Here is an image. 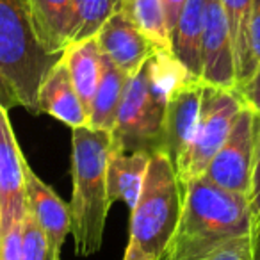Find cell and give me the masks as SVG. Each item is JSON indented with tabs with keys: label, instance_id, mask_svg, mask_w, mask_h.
I'll use <instances>...</instances> for the list:
<instances>
[{
	"label": "cell",
	"instance_id": "cell-23",
	"mask_svg": "<svg viewBox=\"0 0 260 260\" xmlns=\"http://www.w3.org/2000/svg\"><path fill=\"white\" fill-rule=\"evenodd\" d=\"M185 260H251V234L232 239L202 255Z\"/></svg>",
	"mask_w": 260,
	"mask_h": 260
},
{
	"label": "cell",
	"instance_id": "cell-25",
	"mask_svg": "<svg viewBox=\"0 0 260 260\" xmlns=\"http://www.w3.org/2000/svg\"><path fill=\"white\" fill-rule=\"evenodd\" d=\"M249 209H251L253 219H255V217H260V123H258V134H256L255 160H253L251 191H249Z\"/></svg>",
	"mask_w": 260,
	"mask_h": 260
},
{
	"label": "cell",
	"instance_id": "cell-10",
	"mask_svg": "<svg viewBox=\"0 0 260 260\" xmlns=\"http://www.w3.org/2000/svg\"><path fill=\"white\" fill-rule=\"evenodd\" d=\"M202 82L235 89V57L230 29L219 0H207L202 36Z\"/></svg>",
	"mask_w": 260,
	"mask_h": 260
},
{
	"label": "cell",
	"instance_id": "cell-27",
	"mask_svg": "<svg viewBox=\"0 0 260 260\" xmlns=\"http://www.w3.org/2000/svg\"><path fill=\"white\" fill-rule=\"evenodd\" d=\"M249 32H251L253 55H255L256 64L260 66V0H251V23H249Z\"/></svg>",
	"mask_w": 260,
	"mask_h": 260
},
{
	"label": "cell",
	"instance_id": "cell-14",
	"mask_svg": "<svg viewBox=\"0 0 260 260\" xmlns=\"http://www.w3.org/2000/svg\"><path fill=\"white\" fill-rule=\"evenodd\" d=\"M205 9L207 0H185L170 36L175 59L194 79L202 77V36L205 25Z\"/></svg>",
	"mask_w": 260,
	"mask_h": 260
},
{
	"label": "cell",
	"instance_id": "cell-1",
	"mask_svg": "<svg viewBox=\"0 0 260 260\" xmlns=\"http://www.w3.org/2000/svg\"><path fill=\"white\" fill-rule=\"evenodd\" d=\"M185 75L189 73L175 59L173 52L159 48L128 75L111 132V148L148 153L162 150L168 96Z\"/></svg>",
	"mask_w": 260,
	"mask_h": 260
},
{
	"label": "cell",
	"instance_id": "cell-29",
	"mask_svg": "<svg viewBox=\"0 0 260 260\" xmlns=\"http://www.w3.org/2000/svg\"><path fill=\"white\" fill-rule=\"evenodd\" d=\"M251 260H260V217L253 219L251 228Z\"/></svg>",
	"mask_w": 260,
	"mask_h": 260
},
{
	"label": "cell",
	"instance_id": "cell-8",
	"mask_svg": "<svg viewBox=\"0 0 260 260\" xmlns=\"http://www.w3.org/2000/svg\"><path fill=\"white\" fill-rule=\"evenodd\" d=\"M203 82L191 75L178 80L170 91L164 119L162 150L173 160L175 170L180 166L194 138L196 125L200 118Z\"/></svg>",
	"mask_w": 260,
	"mask_h": 260
},
{
	"label": "cell",
	"instance_id": "cell-5",
	"mask_svg": "<svg viewBox=\"0 0 260 260\" xmlns=\"http://www.w3.org/2000/svg\"><path fill=\"white\" fill-rule=\"evenodd\" d=\"M61 55L48 54L38 41L29 0H0V75L16 104L30 114H41L40 86Z\"/></svg>",
	"mask_w": 260,
	"mask_h": 260
},
{
	"label": "cell",
	"instance_id": "cell-22",
	"mask_svg": "<svg viewBox=\"0 0 260 260\" xmlns=\"http://www.w3.org/2000/svg\"><path fill=\"white\" fill-rule=\"evenodd\" d=\"M22 260H48L47 235L29 209L22 219Z\"/></svg>",
	"mask_w": 260,
	"mask_h": 260
},
{
	"label": "cell",
	"instance_id": "cell-26",
	"mask_svg": "<svg viewBox=\"0 0 260 260\" xmlns=\"http://www.w3.org/2000/svg\"><path fill=\"white\" fill-rule=\"evenodd\" d=\"M235 91L239 93V96H241L242 104H244L246 107H249L251 111H255L256 114H260V82L251 79V80H248L244 86L237 87Z\"/></svg>",
	"mask_w": 260,
	"mask_h": 260
},
{
	"label": "cell",
	"instance_id": "cell-19",
	"mask_svg": "<svg viewBox=\"0 0 260 260\" xmlns=\"http://www.w3.org/2000/svg\"><path fill=\"white\" fill-rule=\"evenodd\" d=\"M126 79L128 75L121 72L107 55L102 54V77L93 102H91L89 112H87V126L94 130L112 132L119 105H121Z\"/></svg>",
	"mask_w": 260,
	"mask_h": 260
},
{
	"label": "cell",
	"instance_id": "cell-28",
	"mask_svg": "<svg viewBox=\"0 0 260 260\" xmlns=\"http://www.w3.org/2000/svg\"><path fill=\"white\" fill-rule=\"evenodd\" d=\"M162 2H164V8H166L168 29H170V36H171V30H173L175 23H177V18L180 15L182 8H184L185 0H162Z\"/></svg>",
	"mask_w": 260,
	"mask_h": 260
},
{
	"label": "cell",
	"instance_id": "cell-3",
	"mask_svg": "<svg viewBox=\"0 0 260 260\" xmlns=\"http://www.w3.org/2000/svg\"><path fill=\"white\" fill-rule=\"evenodd\" d=\"M111 132L91 126L72 128V178L70 202L75 251L80 256L94 255L102 248L105 221L111 209L107 194V160Z\"/></svg>",
	"mask_w": 260,
	"mask_h": 260
},
{
	"label": "cell",
	"instance_id": "cell-30",
	"mask_svg": "<svg viewBox=\"0 0 260 260\" xmlns=\"http://www.w3.org/2000/svg\"><path fill=\"white\" fill-rule=\"evenodd\" d=\"M0 105H4L6 109H11V107H15V105H18L15 100V96L11 94V91H9L8 86H6L2 75H0Z\"/></svg>",
	"mask_w": 260,
	"mask_h": 260
},
{
	"label": "cell",
	"instance_id": "cell-6",
	"mask_svg": "<svg viewBox=\"0 0 260 260\" xmlns=\"http://www.w3.org/2000/svg\"><path fill=\"white\" fill-rule=\"evenodd\" d=\"M242 107L244 104L235 89L203 84L200 118L194 138L184 160L177 168L182 187L191 178H198L205 173L209 162L214 159L217 150L223 146L224 139L230 134L235 118Z\"/></svg>",
	"mask_w": 260,
	"mask_h": 260
},
{
	"label": "cell",
	"instance_id": "cell-9",
	"mask_svg": "<svg viewBox=\"0 0 260 260\" xmlns=\"http://www.w3.org/2000/svg\"><path fill=\"white\" fill-rule=\"evenodd\" d=\"M9 109L0 105V232L23 219L25 202V157L16 141Z\"/></svg>",
	"mask_w": 260,
	"mask_h": 260
},
{
	"label": "cell",
	"instance_id": "cell-20",
	"mask_svg": "<svg viewBox=\"0 0 260 260\" xmlns=\"http://www.w3.org/2000/svg\"><path fill=\"white\" fill-rule=\"evenodd\" d=\"M121 9L159 50H171L166 8L162 0H121Z\"/></svg>",
	"mask_w": 260,
	"mask_h": 260
},
{
	"label": "cell",
	"instance_id": "cell-13",
	"mask_svg": "<svg viewBox=\"0 0 260 260\" xmlns=\"http://www.w3.org/2000/svg\"><path fill=\"white\" fill-rule=\"evenodd\" d=\"M40 112H47L70 128L87 126V112L77 94L62 55L45 75L38 94Z\"/></svg>",
	"mask_w": 260,
	"mask_h": 260
},
{
	"label": "cell",
	"instance_id": "cell-4",
	"mask_svg": "<svg viewBox=\"0 0 260 260\" xmlns=\"http://www.w3.org/2000/svg\"><path fill=\"white\" fill-rule=\"evenodd\" d=\"M184 187L164 150L150 155L145 184L130 212V239L123 260H160L180 219Z\"/></svg>",
	"mask_w": 260,
	"mask_h": 260
},
{
	"label": "cell",
	"instance_id": "cell-11",
	"mask_svg": "<svg viewBox=\"0 0 260 260\" xmlns=\"http://www.w3.org/2000/svg\"><path fill=\"white\" fill-rule=\"evenodd\" d=\"M25 202L48 241V260H61L66 235L72 232V214L48 184H45L25 160Z\"/></svg>",
	"mask_w": 260,
	"mask_h": 260
},
{
	"label": "cell",
	"instance_id": "cell-18",
	"mask_svg": "<svg viewBox=\"0 0 260 260\" xmlns=\"http://www.w3.org/2000/svg\"><path fill=\"white\" fill-rule=\"evenodd\" d=\"M230 29L232 47L235 57V89L244 86L255 75L256 64L251 50V0H219Z\"/></svg>",
	"mask_w": 260,
	"mask_h": 260
},
{
	"label": "cell",
	"instance_id": "cell-15",
	"mask_svg": "<svg viewBox=\"0 0 260 260\" xmlns=\"http://www.w3.org/2000/svg\"><path fill=\"white\" fill-rule=\"evenodd\" d=\"M148 152H121L111 148L107 160V194L111 203L123 202L130 210L141 196L146 170L150 164Z\"/></svg>",
	"mask_w": 260,
	"mask_h": 260
},
{
	"label": "cell",
	"instance_id": "cell-16",
	"mask_svg": "<svg viewBox=\"0 0 260 260\" xmlns=\"http://www.w3.org/2000/svg\"><path fill=\"white\" fill-rule=\"evenodd\" d=\"M38 41L48 54H62L73 36V0H29Z\"/></svg>",
	"mask_w": 260,
	"mask_h": 260
},
{
	"label": "cell",
	"instance_id": "cell-21",
	"mask_svg": "<svg viewBox=\"0 0 260 260\" xmlns=\"http://www.w3.org/2000/svg\"><path fill=\"white\" fill-rule=\"evenodd\" d=\"M121 8V0H73L72 43L89 40Z\"/></svg>",
	"mask_w": 260,
	"mask_h": 260
},
{
	"label": "cell",
	"instance_id": "cell-2",
	"mask_svg": "<svg viewBox=\"0 0 260 260\" xmlns=\"http://www.w3.org/2000/svg\"><path fill=\"white\" fill-rule=\"evenodd\" d=\"M249 200L226 191L207 177L184 185L182 212L175 234L160 260H185L232 239L251 234Z\"/></svg>",
	"mask_w": 260,
	"mask_h": 260
},
{
	"label": "cell",
	"instance_id": "cell-31",
	"mask_svg": "<svg viewBox=\"0 0 260 260\" xmlns=\"http://www.w3.org/2000/svg\"><path fill=\"white\" fill-rule=\"evenodd\" d=\"M251 79H253V80H256V82H260V66H258V68H256L255 75H253Z\"/></svg>",
	"mask_w": 260,
	"mask_h": 260
},
{
	"label": "cell",
	"instance_id": "cell-7",
	"mask_svg": "<svg viewBox=\"0 0 260 260\" xmlns=\"http://www.w3.org/2000/svg\"><path fill=\"white\" fill-rule=\"evenodd\" d=\"M260 116L249 107H242L223 146L209 162L203 177L226 191L237 192L249 200L253 160Z\"/></svg>",
	"mask_w": 260,
	"mask_h": 260
},
{
	"label": "cell",
	"instance_id": "cell-17",
	"mask_svg": "<svg viewBox=\"0 0 260 260\" xmlns=\"http://www.w3.org/2000/svg\"><path fill=\"white\" fill-rule=\"evenodd\" d=\"M62 61L84 109L89 112L102 77V50L98 47L96 36L70 43L62 52Z\"/></svg>",
	"mask_w": 260,
	"mask_h": 260
},
{
	"label": "cell",
	"instance_id": "cell-12",
	"mask_svg": "<svg viewBox=\"0 0 260 260\" xmlns=\"http://www.w3.org/2000/svg\"><path fill=\"white\" fill-rule=\"evenodd\" d=\"M96 41L102 54L107 55L126 75H132L157 50L155 45L130 22L121 8L102 25Z\"/></svg>",
	"mask_w": 260,
	"mask_h": 260
},
{
	"label": "cell",
	"instance_id": "cell-24",
	"mask_svg": "<svg viewBox=\"0 0 260 260\" xmlns=\"http://www.w3.org/2000/svg\"><path fill=\"white\" fill-rule=\"evenodd\" d=\"M0 260H22V221L0 232Z\"/></svg>",
	"mask_w": 260,
	"mask_h": 260
}]
</instances>
